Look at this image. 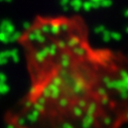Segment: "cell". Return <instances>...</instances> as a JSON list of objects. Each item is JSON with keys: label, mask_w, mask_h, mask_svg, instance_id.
<instances>
[{"label": "cell", "mask_w": 128, "mask_h": 128, "mask_svg": "<svg viewBox=\"0 0 128 128\" xmlns=\"http://www.w3.org/2000/svg\"><path fill=\"white\" fill-rule=\"evenodd\" d=\"M28 76L8 110L11 128H122L128 122V52L95 46L78 15H38L19 34Z\"/></svg>", "instance_id": "6da1fadb"}]
</instances>
